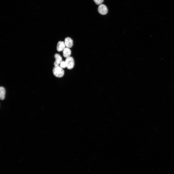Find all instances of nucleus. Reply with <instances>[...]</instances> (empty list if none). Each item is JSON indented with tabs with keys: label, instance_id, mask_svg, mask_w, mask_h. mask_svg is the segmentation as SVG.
<instances>
[{
	"label": "nucleus",
	"instance_id": "nucleus-2",
	"mask_svg": "<svg viewBox=\"0 0 174 174\" xmlns=\"http://www.w3.org/2000/svg\"><path fill=\"white\" fill-rule=\"evenodd\" d=\"M65 61L66 64V67L68 69H72L74 67V62L73 57H70L66 58Z\"/></svg>",
	"mask_w": 174,
	"mask_h": 174
},
{
	"label": "nucleus",
	"instance_id": "nucleus-5",
	"mask_svg": "<svg viewBox=\"0 0 174 174\" xmlns=\"http://www.w3.org/2000/svg\"><path fill=\"white\" fill-rule=\"evenodd\" d=\"M64 43L65 46L69 48L72 47L73 45V40L69 37H66L65 38Z\"/></svg>",
	"mask_w": 174,
	"mask_h": 174
},
{
	"label": "nucleus",
	"instance_id": "nucleus-9",
	"mask_svg": "<svg viewBox=\"0 0 174 174\" xmlns=\"http://www.w3.org/2000/svg\"><path fill=\"white\" fill-rule=\"evenodd\" d=\"M60 66L62 68L66 67V64L65 61H62L60 64Z\"/></svg>",
	"mask_w": 174,
	"mask_h": 174
},
{
	"label": "nucleus",
	"instance_id": "nucleus-1",
	"mask_svg": "<svg viewBox=\"0 0 174 174\" xmlns=\"http://www.w3.org/2000/svg\"><path fill=\"white\" fill-rule=\"evenodd\" d=\"M52 72L55 76L58 78L62 77L64 73V70L59 65L54 66L52 70Z\"/></svg>",
	"mask_w": 174,
	"mask_h": 174
},
{
	"label": "nucleus",
	"instance_id": "nucleus-6",
	"mask_svg": "<svg viewBox=\"0 0 174 174\" xmlns=\"http://www.w3.org/2000/svg\"><path fill=\"white\" fill-rule=\"evenodd\" d=\"M65 46L64 42L62 41H59L57 44V50L59 52L63 50L65 48Z\"/></svg>",
	"mask_w": 174,
	"mask_h": 174
},
{
	"label": "nucleus",
	"instance_id": "nucleus-7",
	"mask_svg": "<svg viewBox=\"0 0 174 174\" xmlns=\"http://www.w3.org/2000/svg\"><path fill=\"white\" fill-rule=\"evenodd\" d=\"M63 56L66 58L70 57L71 51L69 48L65 47L63 51Z\"/></svg>",
	"mask_w": 174,
	"mask_h": 174
},
{
	"label": "nucleus",
	"instance_id": "nucleus-8",
	"mask_svg": "<svg viewBox=\"0 0 174 174\" xmlns=\"http://www.w3.org/2000/svg\"><path fill=\"white\" fill-rule=\"evenodd\" d=\"M6 91L4 87H0V98L1 100H3L5 98Z\"/></svg>",
	"mask_w": 174,
	"mask_h": 174
},
{
	"label": "nucleus",
	"instance_id": "nucleus-10",
	"mask_svg": "<svg viewBox=\"0 0 174 174\" xmlns=\"http://www.w3.org/2000/svg\"><path fill=\"white\" fill-rule=\"evenodd\" d=\"M96 4L97 5H100L102 4L104 0H93Z\"/></svg>",
	"mask_w": 174,
	"mask_h": 174
},
{
	"label": "nucleus",
	"instance_id": "nucleus-4",
	"mask_svg": "<svg viewBox=\"0 0 174 174\" xmlns=\"http://www.w3.org/2000/svg\"><path fill=\"white\" fill-rule=\"evenodd\" d=\"M54 57L55 60L54 63L55 66H58L62 61V58L61 56L59 54L56 53L54 55Z\"/></svg>",
	"mask_w": 174,
	"mask_h": 174
},
{
	"label": "nucleus",
	"instance_id": "nucleus-3",
	"mask_svg": "<svg viewBox=\"0 0 174 174\" xmlns=\"http://www.w3.org/2000/svg\"><path fill=\"white\" fill-rule=\"evenodd\" d=\"M98 10L100 14L103 15L106 14L108 12V9L107 7L102 4L99 5L98 8Z\"/></svg>",
	"mask_w": 174,
	"mask_h": 174
}]
</instances>
